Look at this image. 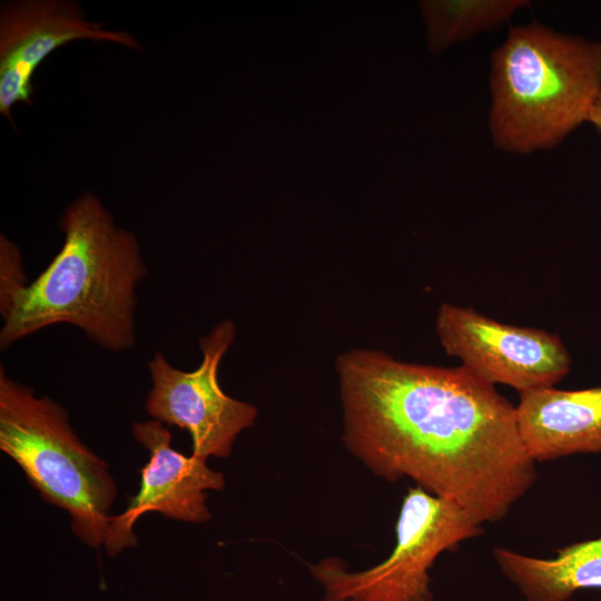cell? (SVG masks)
Instances as JSON below:
<instances>
[{
    "instance_id": "obj_1",
    "label": "cell",
    "mask_w": 601,
    "mask_h": 601,
    "mask_svg": "<svg viewBox=\"0 0 601 601\" xmlns=\"http://www.w3.org/2000/svg\"><path fill=\"white\" fill-rule=\"evenodd\" d=\"M336 371L344 444L377 476L408 477L481 524L505 518L534 484L516 406L462 365L354 349Z\"/></svg>"
},
{
    "instance_id": "obj_9",
    "label": "cell",
    "mask_w": 601,
    "mask_h": 601,
    "mask_svg": "<svg viewBox=\"0 0 601 601\" xmlns=\"http://www.w3.org/2000/svg\"><path fill=\"white\" fill-rule=\"evenodd\" d=\"M79 39L109 41L138 50L125 31H109L86 19L73 2L27 0L6 4L0 16V112L12 122L11 109L32 105V78L56 49Z\"/></svg>"
},
{
    "instance_id": "obj_2",
    "label": "cell",
    "mask_w": 601,
    "mask_h": 601,
    "mask_svg": "<svg viewBox=\"0 0 601 601\" xmlns=\"http://www.w3.org/2000/svg\"><path fill=\"white\" fill-rule=\"evenodd\" d=\"M62 247L40 275L0 308L1 349L48 326L67 323L112 352L135 344V289L146 276L136 236L116 226L90 193L60 219Z\"/></svg>"
},
{
    "instance_id": "obj_5",
    "label": "cell",
    "mask_w": 601,
    "mask_h": 601,
    "mask_svg": "<svg viewBox=\"0 0 601 601\" xmlns=\"http://www.w3.org/2000/svg\"><path fill=\"white\" fill-rule=\"evenodd\" d=\"M482 532V524L454 502L410 487L385 560L349 571L342 560L327 558L309 564V571L323 601H433L430 569L437 556Z\"/></svg>"
},
{
    "instance_id": "obj_10",
    "label": "cell",
    "mask_w": 601,
    "mask_h": 601,
    "mask_svg": "<svg viewBox=\"0 0 601 601\" xmlns=\"http://www.w3.org/2000/svg\"><path fill=\"white\" fill-rule=\"evenodd\" d=\"M519 395V430L535 462L601 453V385L581 390L552 386Z\"/></svg>"
},
{
    "instance_id": "obj_8",
    "label": "cell",
    "mask_w": 601,
    "mask_h": 601,
    "mask_svg": "<svg viewBox=\"0 0 601 601\" xmlns=\"http://www.w3.org/2000/svg\"><path fill=\"white\" fill-rule=\"evenodd\" d=\"M135 440L149 452V462L140 469L141 482L126 510L111 515L106 550L115 555L137 545L132 528L147 512L189 523L210 520L206 505L207 490L220 491L225 479L209 469L206 459L186 456L171 447V434L164 423L149 420L132 426Z\"/></svg>"
},
{
    "instance_id": "obj_6",
    "label": "cell",
    "mask_w": 601,
    "mask_h": 601,
    "mask_svg": "<svg viewBox=\"0 0 601 601\" xmlns=\"http://www.w3.org/2000/svg\"><path fill=\"white\" fill-rule=\"evenodd\" d=\"M236 326L223 321L199 339L203 359L194 371H181L155 353L148 363L152 387L146 400V412L152 420L186 430L193 454L227 457L237 435L250 427L256 407L224 393L218 367L231 345Z\"/></svg>"
},
{
    "instance_id": "obj_14",
    "label": "cell",
    "mask_w": 601,
    "mask_h": 601,
    "mask_svg": "<svg viewBox=\"0 0 601 601\" xmlns=\"http://www.w3.org/2000/svg\"><path fill=\"white\" fill-rule=\"evenodd\" d=\"M588 122L601 135V95L598 97L590 111Z\"/></svg>"
},
{
    "instance_id": "obj_4",
    "label": "cell",
    "mask_w": 601,
    "mask_h": 601,
    "mask_svg": "<svg viewBox=\"0 0 601 601\" xmlns=\"http://www.w3.org/2000/svg\"><path fill=\"white\" fill-rule=\"evenodd\" d=\"M0 450L47 502L71 516L87 545H105L117 486L105 460L75 434L68 412L48 396L9 378L0 367Z\"/></svg>"
},
{
    "instance_id": "obj_7",
    "label": "cell",
    "mask_w": 601,
    "mask_h": 601,
    "mask_svg": "<svg viewBox=\"0 0 601 601\" xmlns=\"http://www.w3.org/2000/svg\"><path fill=\"white\" fill-rule=\"evenodd\" d=\"M435 331L445 353L463 367L519 394L555 386L571 370L570 352L556 334L501 323L472 307L443 303Z\"/></svg>"
},
{
    "instance_id": "obj_13",
    "label": "cell",
    "mask_w": 601,
    "mask_h": 601,
    "mask_svg": "<svg viewBox=\"0 0 601 601\" xmlns=\"http://www.w3.org/2000/svg\"><path fill=\"white\" fill-rule=\"evenodd\" d=\"M27 277L22 265V256L18 247L4 235L0 237V308L23 287Z\"/></svg>"
},
{
    "instance_id": "obj_3",
    "label": "cell",
    "mask_w": 601,
    "mask_h": 601,
    "mask_svg": "<svg viewBox=\"0 0 601 601\" xmlns=\"http://www.w3.org/2000/svg\"><path fill=\"white\" fill-rule=\"evenodd\" d=\"M489 85L495 147L551 149L588 122L601 95V42L538 21L511 27L491 55Z\"/></svg>"
},
{
    "instance_id": "obj_12",
    "label": "cell",
    "mask_w": 601,
    "mask_h": 601,
    "mask_svg": "<svg viewBox=\"0 0 601 601\" xmlns=\"http://www.w3.org/2000/svg\"><path fill=\"white\" fill-rule=\"evenodd\" d=\"M528 0H425L421 10L428 49L442 52L509 21Z\"/></svg>"
},
{
    "instance_id": "obj_11",
    "label": "cell",
    "mask_w": 601,
    "mask_h": 601,
    "mask_svg": "<svg viewBox=\"0 0 601 601\" xmlns=\"http://www.w3.org/2000/svg\"><path fill=\"white\" fill-rule=\"evenodd\" d=\"M501 572L524 601H569L582 589H601V536L556 550L552 559L494 548Z\"/></svg>"
}]
</instances>
